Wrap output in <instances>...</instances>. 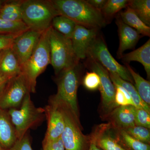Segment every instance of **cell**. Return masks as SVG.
Returning a JSON list of instances; mask_svg holds the SVG:
<instances>
[{
	"mask_svg": "<svg viewBox=\"0 0 150 150\" xmlns=\"http://www.w3.org/2000/svg\"><path fill=\"white\" fill-rule=\"evenodd\" d=\"M50 27L42 33L31 56L21 67V74L30 93L35 92L38 77L51 64L49 41Z\"/></svg>",
	"mask_w": 150,
	"mask_h": 150,
	"instance_id": "3957f363",
	"label": "cell"
},
{
	"mask_svg": "<svg viewBox=\"0 0 150 150\" xmlns=\"http://www.w3.org/2000/svg\"><path fill=\"white\" fill-rule=\"evenodd\" d=\"M21 65L11 47L0 53V76L10 79L21 74Z\"/></svg>",
	"mask_w": 150,
	"mask_h": 150,
	"instance_id": "9a60e30c",
	"label": "cell"
},
{
	"mask_svg": "<svg viewBox=\"0 0 150 150\" xmlns=\"http://www.w3.org/2000/svg\"><path fill=\"white\" fill-rule=\"evenodd\" d=\"M120 13L121 20L129 26L136 30L143 36H150V27L141 20L134 11L129 6Z\"/></svg>",
	"mask_w": 150,
	"mask_h": 150,
	"instance_id": "ffe728a7",
	"label": "cell"
},
{
	"mask_svg": "<svg viewBox=\"0 0 150 150\" xmlns=\"http://www.w3.org/2000/svg\"><path fill=\"white\" fill-rule=\"evenodd\" d=\"M29 93V88L21 74L11 78L0 90V109L18 108Z\"/></svg>",
	"mask_w": 150,
	"mask_h": 150,
	"instance_id": "9c48e42d",
	"label": "cell"
},
{
	"mask_svg": "<svg viewBox=\"0 0 150 150\" xmlns=\"http://www.w3.org/2000/svg\"><path fill=\"white\" fill-rule=\"evenodd\" d=\"M22 0L5 1L0 8L1 15L11 14L21 12Z\"/></svg>",
	"mask_w": 150,
	"mask_h": 150,
	"instance_id": "f546056e",
	"label": "cell"
},
{
	"mask_svg": "<svg viewBox=\"0 0 150 150\" xmlns=\"http://www.w3.org/2000/svg\"><path fill=\"white\" fill-rule=\"evenodd\" d=\"M9 79H7V78L0 76V90L1 89Z\"/></svg>",
	"mask_w": 150,
	"mask_h": 150,
	"instance_id": "74e56055",
	"label": "cell"
},
{
	"mask_svg": "<svg viewBox=\"0 0 150 150\" xmlns=\"http://www.w3.org/2000/svg\"><path fill=\"white\" fill-rule=\"evenodd\" d=\"M48 102V104L44 108L47 120V129L43 142L60 138L64 129V120L60 108L51 100L49 99Z\"/></svg>",
	"mask_w": 150,
	"mask_h": 150,
	"instance_id": "4fadbf2b",
	"label": "cell"
},
{
	"mask_svg": "<svg viewBox=\"0 0 150 150\" xmlns=\"http://www.w3.org/2000/svg\"><path fill=\"white\" fill-rule=\"evenodd\" d=\"M21 12L28 28L40 32L48 29L53 18L60 15L52 0H22Z\"/></svg>",
	"mask_w": 150,
	"mask_h": 150,
	"instance_id": "7a4b0ae2",
	"label": "cell"
},
{
	"mask_svg": "<svg viewBox=\"0 0 150 150\" xmlns=\"http://www.w3.org/2000/svg\"><path fill=\"white\" fill-rule=\"evenodd\" d=\"M18 140L7 110L0 109V146L9 150Z\"/></svg>",
	"mask_w": 150,
	"mask_h": 150,
	"instance_id": "2e32d148",
	"label": "cell"
},
{
	"mask_svg": "<svg viewBox=\"0 0 150 150\" xmlns=\"http://www.w3.org/2000/svg\"><path fill=\"white\" fill-rule=\"evenodd\" d=\"M9 150H33L28 134L18 139Z\"/></svg>",
	"mask_w": 150,
	"mask_h": 150,
	"instance_id": "d6a6232c",
	"label": "cell"
},
{
	"mask_svg": "<svg viewBox=\"0 0 150 150\" xmlns=\"http://www.w3.org/2000/svg\"><path fill=\"white\" fill-rule=\"evenodd\" d=\"M121 141L128 150H150V145L134 139L122 129L119 131Z\"/></svg>",
	"mask_w": 150,
	"mask_h": 150,
	"instance_id": "4316f807",
	"label": "cell"
},
{
	"mask_svg": "<svg viewBox=\"0 0 150 150\" xmlns=\"http://www.w3.org/2000/svg\"><path fill=\"white\" fill-rule=\"evenodd\" d=\"M0 150H9L8 149H5V148L2 147L0 146Z\"/></svg>",
	"mask_w": 150,
	"mask_h": 150,
	"instance_id": "ab89813d",
	"label": "cell"
},
{
	"mask_svg": "<svg viewBox=\"0 0 150 150\" xmlns=\"http://www.w3.org/2000/svg\"><path fill=\"white\" fill-rule=\"evenodd\" d=\"M87 58L86 65L92 71L96 73L99 76L100 80L99 89L105 109L109 110L118 107L115 102V88L110 79L108 71L96 60Z\"/></svg>",
	"mask_w": 150,
	"mask_h": 150,
	"instance_id": "30bf717a",
	"label": "cell"
},
{
	"mask_svg": "<svg viewBox=\"0 0 150 150\" xmlns=\"http://www.w3.org/2000/svg\"><path fill=\"white\" fill-rule=\"evenodd\" d=\"M76 25L72 20L60 15L53 18L51 26L62 35L71 39Z\"/></svg>",
	"mask_w": 150,
	"mask_h": 150,
	"instance_id": "7402d4cb",
	"label": "cell"
},
{
	"mask_svg": "<svg viewBox=\"0 0 150 150\" xmlns=\"http://www.w3.org/2000/svg\"><path fill=\"white\" fill-rule=\"evenodd\" d=\"M88 150H102L97 145L96 132L93 136L91 139L90 145Z\"/></svg>",
	"mask_w": 150,
	"mask_h": 150,
	"instance_id": "8d00e7d4",
	"label": "cell"
},
{
	"mask_svg": "<svg viewBox=\"0 0 150 150\" xmlns=\"http://www.w3.org/2000/svg\"><path fill=\"white\" fill-rule=\"evenodd\" d=\"M96 144L103 150H126L110 135L102 134L101 131L96 132Z\"/></svg>",
	"mask_w": 150,
	"mask_h": 150,
	"instance_id": "d4e9b609",
	"label": "cell"
},
{
	"mask_svg": "<svg viewBox=\"0 0 150 150\" xmlns=\"http://www.w3.org/2000/svg\"><path fill=\"white\" fill-rule=\"evenodd\" d=\"M49 41L51 64L56 75L79 63L74 53L71 39L62 35L51 26Z\"/></svg>",
	"mask_w": 150,
	"mask_h": 150,
	"instance_id": "8992f818",
	"label": "cell"
},
{
	"mask_svg": "<svg viewBox=\"0 0 150 150\" xmlns=\"http://www.w3.org/2000/svg\"><path fill=\"white\" fill-rule=\"evenodd\" d=\"M127 134L134 139L145 144H149L150 132L149 129L142 126H134L125 129Z\"/></svg>",
	"mask_w": 150,
	"mask_h": 150,
	"instance_id": "83f0119b",
	"label": "cell"
},
{
	"mask_svg": "<svg viewBox=\"0 0 150 150\" xmlns=\"http://www.w3.org/2000/svg\"><path fill=\"white\" fill-rule=\"evenodd\" d=\"M43 150H65L61 137L48 142H43Z\"/></svg>",
	"mask_w": 150,
	"mask_h": 150,
	"instance_id": "836d02e7",
	"label": "cell"
},
{
	"mask_svg": "<svg viewBox=\"0 0 150 150\" xmlns=\"http://www.w3.org/2000/svg\"><path fill=\"white\" fill-rule=\"evenodd\" d=\"M43 32L28 29L14 38L11 48L21 66L31 56Z\"/></svg>",
	"mask_w": 150,
	"mask_h": 150,
	"instance_id": "8fae6325",
	"label": "cell"
},
{
	"mask_svg": "<svg viewBox=\"0 0 150 150\" xmlns=\"http://www.w3.org/2000/svg\"><path fill=\"white\" fill-rule=\"evenodd\" d=\"M108 73L110 79L114 85L120 86L128 93L136 108H142L150 112V106L141 99L137 90L132 83L127 81L123 80L116 74Z\"/></svg>",
	"mask_w": 150,
	"mask_h": 150,
	"instance_id": "d6986e66",
	"label": "cell"
},
{
	"mask_svg": "<svg viewBox=\"0 0 150 150\" xmlns=\"http://www.w3.org/2000/svg\"><path fill=\"white\" fill-rule=\"evenodd\" d=\"M128 0H107L101 12L105 18L112 17L122 9L128 6Z\"/></svg>",
	"mask_w": 150,
	"mask_h": 150,
	"instance_id": "484cf974",
	"label": "cell"
},
{
	"mask_svg": "<svg viewBox=\"0 0 150 150\" xmlns=\"http://www.w3.org/2000/svg\"><path fill=\"white\" fill-rule=\"evenodd\" d=\"M7 110L16 131L18 139L24 137L29 129L38 126L46 117L44 108L34 105L30 93L26 96L18 108Z\"/></svg>",
	"mask_w": 150,
	"mask_h": 150,
	"instance_id": "277c9868",
	"label": "cell"
},
{
	"mask_svg": "<svg viewBox=\"0 0 150 150\" xmlns=\"http://www.w3.org/2000/svg\"><path fill=\"white\" fill-rule=\"evenodd\" d=\"M125 64H129L131 62H139L143 65L147 75L150 77V39L138 49L123 54L121 59Z\"/></svg>",
	"mask_w": 150,
	"mask_h": 150,
	"instance_id": "ac0fdd59",
	"label": "cell"
},
{
	"mask_svg": "<svg viewBox=\"0 0 150 150\" xmlns=\"http://www.w3.org/2000/svg\"><path fill=\"white\" fill-rule=\"evenodd\" d=\"M5 1H3V0H0V8H1V7L2 5L4 3Z\"/></svg>",
	"mask_w": 150,
	"mask_h": 150,
	"instance_id": "f35d334b",
	"label": "cell"
},
{
	"mask_svg": "<svg viewBox=\"0 0 150 150\" xmlns=\"http://www.w3.org/2000/svg\"><path fill=\"white\" fill-rule=\"evenodd\" d=\"M1 51H0V53H1Z\"/></svg>",
	"mask_w": 150,
	"mask_h": 150,
	"instance_id": "60d3db41",
	"label": "cell"
},
{
	"mask_svg": "<svg viewBox=\"0 0 150 150\" xmlns=\"http://www.w3.org/2000/svg\"><path fill=\"white\" fill-rule=\"evenodd\" d=\"M115 88V102L117 106L133 105L135 106L128 93L120 86L114 85Z\"/></svg>",
	"mask_w": 150,
	"mask_h": 150,
	"instance_id": "f1b7e54d",
	"label": "cell"
},
{
	"mask_svg": "<svg viewBox=\"0 0 150 150\" xmlns=\"http://www.w3.org/2000/svg\"><path fill=\"white\" fill-rule=\"evenodd\" d=\"M100 80L98 75L93 71L86 73L84 77L83 84L89 90H96L99 88Z\"/></svg>",
	"mask_w": 150,
	"mask_h": 150,
	"instance_id": "4dcf8cb0",
	"label": "cell"
},
{
	"mask_svg": "<svg viewBox=\"0 0 150 150\" xmlns=\"http://www.w3.org/2000/svg\"><path fill=\"white\" fill-rule=\"evenodd\" d=\"M28 29L23 21L11 22L0 18V35H18Z\"/></svg>",
	"mask_w": 150,
	"mask_h": 150,
	"instance_id": "cb8c5ba5",
	"label": "cell"
},
{
	"mask_svg": "<svg viewBox=\"0 0 150 150\" xmlns=\"http://www.w3.org/2000/svg\"><path fill=\"white\" fill-rule=\"evenodd\" d=\"M115 23L118 26L119 38L117 56L120 59L124 51L133 49L136 46L142 35L136 30L123 22L119 16L116 18Z\"/></svg>",
	"mask_w": 150,
	"mask_h": 150,
	"instance_id": "5bb4252c",
	"label": "cell"
},
{
	"mask_svg": "<svg viewBox=\"0 0 150 150\" xmlns=\"http://www.w3.org/2000/svg\"><path fill=\"white\" fill-rule=\"evenodd\" d=\"M135 125L150 129V112L142 108H136Z\"/></svg>",
	"mask_w": 150,
	"mask_h": 150,
	"instance_id": "1f68e13d",
	"label": "cell"
},
{
	"mask_svg": "<svg viewBox=\"0 0 150 150\" xmlns=\"http://www.w3.org/2000/svg\"><path fill=\"white\" fill-rule=\"evenodd\" d=\"M49 99L60 108L64 120L65 126L61 139L65 150H84L87 139L80 128L79 119L69 108L51 96Z\"/></svg>",
	"mask_w": 150,
	"mask_h": 150,
	"instance_id": "52a82bcc",
	"label": "cell"
},
{
	"mask_svg": "<svg viewBox=\"0 0 150 150\" xmlns=\"http://www.w3.org/2000/svg\"><path fill=\"white\" fill-rule=\"evenodd\" d=\"M18 35H0V51L11 47L14 38Z\"/></svg>",
	"mask_w": 150,
	"mask_h": 150,
	"instance_id": "e575fe53",
	"label": "cell"
},
{
	"mask_svg": "<svg viewBox=\"0 0 150 150\" xmlns=\"http://www.w3.org/2000/svg\"><path fill=\"white\" fill-rule=\"evenodd\" d=\"M99 30L76 25L71 40L74 53L78 60L87 58L89 47L94 39L99 35Z\"/></svg>",
	"mask_w": 150,
	"mask_h": 150,
	"instance_id": "7c38bea8",
	"label": "cell"
},
{
	"mask_svg": "<svg viewBox=\"0 0 150 150\" xmlns=\"http://www.w3.org/2000/svg\"><path fill=\"white\" fill-rule=\"evenodd\" d=\"M87 58L98 62L108 72L116 74L123 80L134 83L126 66L120 64L110 54L102 35L99 34L92 42L88 50Z\"/></svg>",
	"mask_w": 150,
	"mask_h": 150,
	"instance_id": "ba28073f",
	"label": "cell"
},
{
	"mask_svg": "<svg viewBox=\"0 0 150 150\" xmlns=\"http://www.w3.org/2000/svg\"><path fill=\"white\" fill-rule=\"evenodd\" d=\"M128 6L132 9L145 24L150 26V0H132Z\"/></svg>",
	"mask_w": 150,
	"mask_h": 150,
	"instance_id": "603a6c76",
	"label": "cell"
},
{
	"mask_svg": "<svg viewBox=\"0 0 150 150\" xmlns=\"http://www.w3.org/2000/svg\"><path fill=\"white\" fill-rule=\"evenodd\" d=\"M86 1L94 8L101 11L107 2V0H87Z\"/></svg>",
	"mask_w": 150,
	"mask_h": 150,
	"instance_id": "d590c367",
	"label": "cell"
},
{
	"mask_svg": "<svg viewBox=\"0 0 150 150\" xmlns=\"http://www.w3.org/2000/svg\"><path fill=\"white\" fill-rule=\"evenodd\" d=\"M61 15L67 17L77 24L89 28L100 29L106 25V20L101 11L85 0H52Z\"/></svg>",
	"mask_w": 150,
	"mask_h": 150,
	"instance_id": "6da1fadb",
	"label": "cell"
},
{
	"mask_svg": "<svg viewBox=\"0 0 150 150\" xmlns=\"http://www.w3.org/2000/svg\"><path fill=\"white\" fill-rule=\"evenodd\" d=\"M127 69L130 73L134 82H135V88L141 99L150 105V82L146 80L138 73L135 72L129 64H125Z\"/></svg>",
	"mask_w": 150,
	"mask_h": 150,
	"instance_id": "44dd1931",
	"label": "cell"
},
{
	"mask_svg": "<svg viewBox=\"0 0 150 150\" xmlns=\"http://www.w3.org/2000/svg\"><path fill=\"white\" fill-rule=\"evenodd\" d=\"M81 70V65L79 63L61 72L57 80V93L53 96L69 108L79 119L77 91Z\"/></svg>",
	"mask_w": 150,
	"mask_h": 150,
	"instance_id": "5b68a950",
	"label": "cell"
},
{
	"mask_svg": "<svg viewBox=\"0 0 150 150\" xmlns=\"http://www.w3.org/2000/svg\"><path fill=\"white\" fill-rule=\"evenodd\" d=\"M136 108L133 105L115 108L111 112L112 121L119 129L122 130L135 126Z\"/></svg>",
	"mask_w": 150,
	"mask_h": 150,
	"instance_id": "e0dca14e",
	"label": "cell"
}]
</instances>
